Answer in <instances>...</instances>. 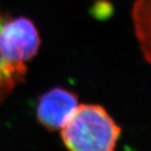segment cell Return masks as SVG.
Instances as JSON below:
<instances>
[{
    "instance_id": "obj_2",
    "label": "cell",
    "mask_w": 151,
    "mask_h": 151,
    "mask_svg": "<svg viewBox=\"0 0 151 151\" xmlns=\"http://www.w3.org/2000/svg\"><path fill=\"white\" fill-rule=\"evenodd\" d=\"M39 44L38 32L31 20L20 17L3 23L0 29V51L10 64L26 68V62L35 56Z\"/></svg>"
},
{
    "instance_id": "obj_4",
    "label": "cell",
    "mask_w": 151,
    "mask_h": 151,
    "mask_svg": "<svg viewBox=\"0 0 151 151\" xmlns=\"http://www.w3.org/2000/svg\"><path fill=\"white\" fill-rule=\"evenodd\" d=\"M3 23L4 20L0 12V29ZM26 72V68L17 67L6 61L0 51V104L10 94L16 84L24 80Z\"/></svg>"
},
{
    "instance_id": "obj_1",
    "label": "cell",
    "mask_w": 151,
    "mask_h": 151,
    "mask_svg": "<svg viewBox=\"0 0 151 151\" xmlns=\"http://www.w3.org/2000/svg\"><path fill=\"white\" fill-rule=\"evenodd\" d=\"M62 129L69 151H115L121 129L103 107L78 105Z\"/></svg>"
},
{
    "instance_id": "obj_3",
    "label": "cell",
    "mask_w": 151,
    "mask_h": 151,
    "mask_svg": "<svg viewBox=\"0 0 151 151\" xmlns=\"http://www.w3.org/2000/svg\"><path fill=\"white\" fill-rule=\"evenodd\" d=\"M78 105L74 92L62 87H54L39 98L37 108L38 121L52 131L62 129Z\"/></svg>"
}]
</instances>
